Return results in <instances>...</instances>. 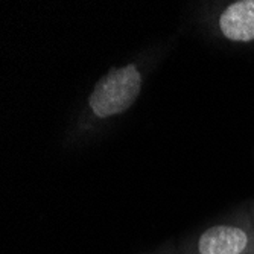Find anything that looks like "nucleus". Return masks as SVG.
Listing matches in <instances>:
<instances>
[{
	"instance_id": "nucleus-1",
	"label": "nucleus",
	"mask_w": 254,
	"mask_h": 254,
	"mask_svg": "<svg viewBox=\"0 0 254 254\" xmlns=\"http://www.w3.org/2000/svg\"><path fill=\"white\" fill-rule=\"evenodd\" d=\"M169 48L171 41L154 43L127 61L110 67L75 111L64 132L63 145L67 149H75L99 140L135 105Z\"/></svg>"
},
{
	"instance_id": "nucleus-2",
	"label": "nucleus",
	"mask_w": 254,
	"mask_h": 254,
	"mask_svg": "<svg viewBox=\"0 0 254 254\" xmlns=\"http://www.w3.org/2000/svg\"><path fill=\"white\" fill-rule=\"evenodd\" d=\"M195 23L215 43L254 46V0L198 3L195 6Z\"/></svg>"
},
{
	"instance_id": "nucleus-3",
	"label": "nucleus",
	"mask_w": 254,
	"mask_h": 254,
	"mask_svg": "<svg viewBox=\"0 0 254 254\" xmlns=\"http://www.w3.org/2000/svg\"><path fill=\"white\" fill-rule=\"evenodd\" d=\"M178 254H254V227L248 207L199 228L178 247Z\"/></svg>"
},
{
	"instance_id": "nucleus-4",
	"label": "nucleus",
	"mask_w": 254,
	"mask_h": 254,
	"mask_svg": "<svg viewBox=\"0 0 254 254\" xmlns=\"http://www.w3.org/2000/svg\"><path fill=\"white\" fill-rule=\"evenodd\" d=\"M149 254H178V251L174 247H166V248H161V250L154 251V253H149Z\"/></svg>"
},
{
	"instance_id": "nucleus-5",
	"label": "nucleus",
	"mask_w": 254,
	"mask_h": 254,
	"mask_svg": "<svg viewBox=\"0 0 254 254\" xmlns=\"http://www.w3.org/2000/svg\"><path fill=\"white\" fill-rule=\"evenodd\" d=\"M248 210H250V215H251V221H253V227H254V201L251 202V205L248 207Z\"/></svg>"
}]
</instances>
